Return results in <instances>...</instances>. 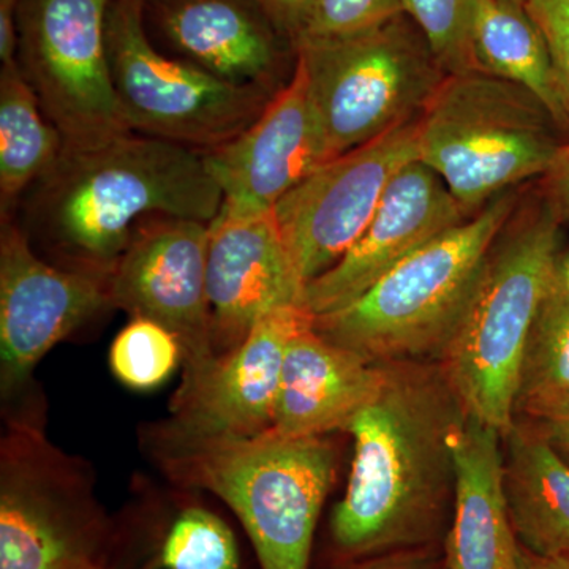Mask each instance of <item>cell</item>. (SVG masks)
<instances>
[{"instance_id":"20","label":"cell","mask_w":569,"mask_h":569,"mask_svg":"<svg viewBox=\"0 0 569 569\" xmlns=\"http://www.w3.org/2000/svg\"><path fill=\"white\" fill-rule=\"evenodd\" d=\"M503 466L500 430L468 417L456 445L455 508L443 541L448 569H518Z\"/></svg>"},{"instance_id":"12","label":"cell","mask_w":569,"mask_h":569,"mask_svg":"<svg viewBox=\"0 0 569 569\" xmlns=\"http://www.w3.org/2000/svg\"><path fill=\"white\" fill-rule=\"evenodd\" d=\"M110 277L54 266L33 250L17 219L0 227V391L20 399L52 347L107 312Z\"/></svg>"},{"instance_id":"32","label":"cell","mask_w":569,"mask_h":569,"mask_svg":"<svg viewBox=\"0 0 569 569\" xmlns=\"http://www.w3.org/2000/svg\"><path fill=\"white\" fill-rule=\"evenodd\" d=\"M539 192L563 227L569 223V140L561 149L552 168L542 176Z\"/></svg>"},{"instance_id":"1","label":"cell","mask_w":569,"mask_h":569,"mask_svg":"<svg viewBox=\"0 0 569 569\" xmlns=\"http://www.w3.org/2000/svg\"><path fill=\"white\" fill-rule=\"evenodd\" d=\"M381 366L380 391L343 430L355 452L329 519L335 561L443 546L451 526L466 407L437 361Z\"/></svg>"},{"instance_id":"2","label":"cell","mask_w":569,"mask_h":569,"mask_svg":"<svg viewBox=\"0 0 569 569\" xmlns=\"http://www.w3.org/2000/svg\"><path fill=\"white\" fill-rule=\"evenodd\" d=\"M222 203L203 153L130 132L63 149L22 198L18 223L58 252L61 266L110 277L141 220L170 216L209 223Z\"/></svg>"},{"instance_id":"26","label":"cell","mask_w":569,"mask_h":569,"mask_svg":"<svg viewBox=\"0 0 569 569\" xmlns=\"http://www.w3.org/2000/svg\"><path fill=\"white\" fill-rule=\"evenodd\" d=\"M181 361L183 351L178 337L149 318L133 317L110 348L111 372L133 391L162 387Z\"/></svg>"},{"instance_id":"21","label":"cell","mask_w":569,"mask_h":569,"mask_svg":"<svg viewBox=\"0 0 569 569\" xmlns=\"http://www.w3.org/2000/svg\"><path fill=\"white\" fill-rule=\"evenodd\" d=\"M505 493L512 530L537 556L569 553V466L546 438L515 418L503 436Z\"/></svg>"},{"instance_id":"3","label":"cell","mask_w":569,"mask_h":569,"mask_svg":"<svg viewBox=\"0 0 569 569\" xmlns=\"http://www.w3.org/2000/svg\"><path fill=\"white\" fill-rule=\"evenodd\" d=\"M144 441L171 481L208 490L234 512L260 569H310L336 477V449L325 437L274 429L253 437L187 436L159 422Z\"/></svg>"},{"instance_id":"18","label":"cell","mask_w":569,"mask_h":569,"mask_svg":"<svg viewBox=\"0 0 569 569\" xmlns=\"http://www.w3.org/2000/svg\"><path fill=\"white\" fill-rule=\"evenodd\" d=\"M223 206L244 212L272 211L326 160L305 70L295 63L290 81L233 140L203 153Z\"/></svg>"},{"instance_id":"9","label":"cell","mask_w":569,"mask_h":569,"mask_svg":"<svg viewBox=\"0 0 569 569\" xmlns=\"http://www.w3.org/2000/svg\"><path fill=\"white\" fill-rule=\"evenodd\" d=\"M107 44L112 84L133 133L206 153L244 132L272 99L160 50L146 31L142 0H112Z\"/></svg>"},{"instance_id":"23","label":"cell","mask_w":569,"mask_h":569,"mask_svg":"<svg viewBox=\"0 0 569 569\" xmlns=\"http://www.w3.org/2000/svg\"><path fill=\"white\" fill-rule=\"evenodd\" d=\"M470 51L473 70L522 86L569 130V104L557 81L548 43L523 3L473 0Z\"/></svg>"},{"instance_id":"15","label":"cell","mask_w":569,"mask_h":569,"mask_svg":"<svg viewBox=\"0 0 569 569\" xmlns=\"http://www.w3.org/2000/svg\"><path fill=\"white\" fill-rule=\"evenodd\" d=\"M142 21L164 52L234 84L274 96L293 74L295 44L257 0H142Z\"/></svg>"},{"instance_id":"36","label":"cell","mask_w":569,"mask_h":569,"mask_svg":"<svg viewBox=\"0 0 569 569\" xmlns=\"http://www.w3.org/2000/svg\"><path fill=\"white\" fill-rule=\"evenodd\" d=\"M560 274H561V279H563L565 287H567V290L569 293V254H568V257H563V254H561Z\"/></svg>"},{"instance_id":"5","label":"cell","mask_w":569,"mask_h":569,"mask_svg":"<svg viewBox=\"0 0 569 569\" xmlns=\"http://www.w3.org/2000/svg\"><path fill=\"white\" fill-rule=\"evenodd\" d=\"M522 192L501 193L400 261L351 305L316 317L317 331L373 365L438 361Z\"/></svg>"},{"instance_id":"10","label":"cell","mask_w":569,"mask_h":569,"mask_svg":"<svg viewBox=\"0 0 569 569\" xmlns=\"http://www.w3.org/2000/svg\"><path fill=\"white\" fill-rule=\"evenodd\" d=\"M112 0H21L17 62L61 132L63 149L130 133L112 84L107 24Z\"/></svg>"},{"instance_id":"19","label":"cell","mask_w":569,"mask_h":569,"mask_svg":"<svg viewBox=\"0 0 569 569\" xmlns=\"http://www.w3.org/2000/svg\"><path fill=\"white\" fill-rule=\"evenodd\" d=\"M383 383V366L329 342L316 323L288 346L272 429L290 437L346 430Z\"/></svg>"},{"instance_id":"14","label":"cell","mask_w":569,"mask_h":569,"mask_svg":"<svg viewBox=\"0 0 569 569\" xmlns=\"http://www.w3.org/2000/svg\"><path fill=\"white\" fill-rule=\"evenodd\" d=\"M313 323L302 302L266 313L244 342L183 372L162 425L187 436L253 437L272 429L288 346Z\"/></svg>"},{"instance_id":"11","label":"cell","mask_w":569,"mask_h":569,"mask_svg":"<svg viewBox=\"0 0 569 569\" xmlns=\"http://www.w3.org/2000/svg\"><path fill=\"white\" fill-rule=\"evenodd\" d=\"M419 121L421 116L320 164L274 206L284 246L305 287L346 257L369 227L395 176L419 160Z\"/></svg>"},{"instance_id":"22","label":"cell","mask_w":569,"mask_h":569,"mask_svg":"<svg viewBox=\"0 0 569 569\" xmlns=\"http://www.w3.org/2000/svg\"><path fill=\"white\" fill-rule=\"evenodd\" d=\"M108 569H244L227 520L200 503H179L114 522Z\"/></svg>"},{"instance_id":"31","label":"cell","mask_w":569,"mask_h":569,"mask_svg":"<svg viewBox=\"0 0 569 569\" xmlns=\"http://www.w3.org/2000/svg\"><path fill=\"white\" fill-rule=\"evenodd\" d=\"M332 569H448L443 546L402 549L367 559L335 561Z\"/></svg>"},{"instance_id":"7","label":"cell","mask_w":569,"mask_h":569,"mask_svg":"<svg viewBox=\"0 0 569 569\" xmlns=\"http://www.w3.org/2000/svg\"><path fill=\"white\" fill-rule=\"evenodd\" d=\"M295 51L326 160L419 118L448 77L406 11L346 36L302 37Z\"/></svg>"},{"instance_id":"13","label":"cell","mask_w":569,"mask_h":569,"mask_svg":"<svg viewBox=\"0 0 569 569\" xmlns=\"http://www.w3.org/2000/svg\"><path fill=\"white\" fill-rule=\"evenodd\" d=\"M209 223L151 216L134 228L110 276L112 305L170 329L183 351V372L216 351L206 280Z\"/></svg>"},{"instance_id":"25","label":"cell","mask_w":569,"mask_h":569,"mask_svg":"<svg viewBox=\"0 0 569 569\" xmlns=\"http://www.w3.org/2000/svg\"><path fill=\"white\" fill-rule=\"evenodd\" d=\"M563 395H569V293L559 261L523 350L516 415Z\"/></svg>"},{"instance_id":"24","label":"cell","mask_w":569,"mask_h":569,"mask_svg":"<svg viewBox=\"0 0 569 569\" xmlns=\"http://www.w3.org/2000/svg\"><path fill=\"white\" fill-rule=\"evenodd\" d=\"M63 138L47 118L18 62L0 69V220L54 167Z\"/></svg>"},{"instance_id":"33","label":"cell","mask_w":569,"mask_h":569,"mask_svg":"<svg viewBox=\"0 0 569 569\" xmlns=\"http://www.w3.org/2000/svg\"><path fill=\"white\" fill-rule=\"evenodd\" d=\"M280 32L296 43L306 31L313 0H257Z\"/></svg>"},{"instance_id":"16","label":"cell","mask_w":569,"mask_h":569,"mask_svg":"<svg viewBox=\"0 0 569 569\" xmlns=\"http://www.w3.org/2000/svg\"><path fill=\"white\" fill-rule=\"evenodd\" d=\"M206 280L216 355L244 342L266 313L305 305L306 287L296 274L274 209L244 212L222 204L209 222Z\"/></svg>"},{"instance_id":"27","label":"cell","mask_w":569,"mask_h":569,"mask_svg":"<svg viewBox=\"0 0 569 569\" xmlns=\"http://www.w3.org/2000/svg\"><path fill=\"white\" fill-rule=\"evenodd\" d=\"M448 74L473 70L470 24L473 0H402Z\"/></svg>"},{"instance_id":"6","label":"cell","mask_w":569,"mask_h":569,"mask_svg":"<svg viewBox=\"0 0 569 569\" xmlns=\"http://www.w3.org/2000/svg\"><path fill=\"white\" fill-rule=\"evenodd\" d=\"M522 86L479 70L448 74L419 121V162L447 183L467 216L542 178L567 140Z\"/></svg>"},{"instance_id":"17","label":"cell","mask_w":569,"mask_h":569,"mask_svg":"<svg viewBox=\"0 0 569 569\" xmlns=\"http://www.w3.org/2000/svg\"><path fill=\"white\" fill-rule=\"evenodd\" d=\"M468 217L440 176L419 160L406 164L346 257L307 284V309L318 317L351 305L400 261Z\"/></svg>"},{"instance_id":"8","label":"cell","mask_w":569,"mask_h":569,"mask_svg":"<svg viewBox=\"0 0 569 569\" xmlns=\"http://www.w3.org/2000/svg\"><path fill=\"white\" fill-rule=\"evenodd\" d=\"M36 418L7 419L0 445V569H108L114 520L91 470Z\"/></svg>"},{"instance_id":"28","label":"cell","mask_w":569,"mask_h":569,"mask_svg":"<svg viewBox=\"0 0 569 569\" xmlns=\"http://www.w3.org/2000/svg\"><path fill=\"white\" fill-rule=\"evenodd\" d=\"M400 11L402 0H313L306 31L299 39L362 31Z\"/></svg>"},{"instance_id":"30","label":"cell","mask_w":569,"mask_h":569,"mask_svg":"<svg viewBox=\"0 0 569 569\" xmlns=\"http://www.w3.org/2000/svg\"><path fill=\"white\" fill-rule=\"evenodd\" d=\"M516 418L533 426L569 466V395L526 408Z\"/></svg>"},{"instance_id":"34","label":"cell","mask_w":569,"mask_h":569,"mask_svg":"<svg viewBox=\"0 0 569 569\" xmlns=\"http://www.w3.org/2000/svg\"><path fill=\"white\" fill-rule=\"evenodd\" d=\"M21 0H0V63L17 62L18 10Z\"/></svg>"},{"instance_id":"29","label":"cell","mask_w":569,"mask_h":569,"mask_svg":"<svg viewBox=\"0 0 569 569\" xmlns=\"http://www.w3.org/2000/svg\"><path fill=\"white\" fill-rule=\"evenodd\" d=\"M526 7L548 43L557 81L569 104V0H526Z\"/></svg>"},{"instance_id":"35","label":"cell","mask_w":569,"mask_h":569,"mask_svg":"<svg viewBox=\"0 0 569 569\" xmlns=\"http://www.w3.org/2000/svg\"><path fill=\"white\" fill-rule=\"evenodd\" d=\"M518 569H569V553L542 557L519 545Z\"/></svg>"},{"instance_id":"37","label":"cell","mask_w":569,"mask_h":569,"mask_svg":"<svg viewBox=\"0 0 569 569\" xmlns=\"http://www.w3.org/2000/svg\"><path fill=\"white\" fill-rule=\"evenodd\" d=\"M518 2L523 3V6H526V0H518Z\"/></svg>"},{"instance_id":"4","label":"cell","mask_w":569,"mask_h":569,"mask_svg":"<svg viewBox=\"0 0 569 569\" xmlns=\"http://www.w3.org/2000/svg\"><path fill=\"white\" fill-rule=\"evenodd\" d=\"M561 223L539 189L523 190L497 234L462 320L438 359L468 417L507 436L520 362L560 261Z\"/></svg>"}]
</instances>
